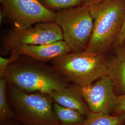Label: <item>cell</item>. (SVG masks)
<instances>
[{
	"label": "cell",
	"mask_w": 125,
	"mask_h": 125,
	"mask_svg": "<svg viewBox=\"0 0 125 125\" xmlns=\"http://www.w3.org/2000/svg\"><path fill=\"white\" fill-rule=\"evenodd\" d=\"M5 75L8 82L27 93L49 94L67 87L69 82L53 67L34 63H12Z\"/></svg>",
	"instance_id": "4"
},
{
	"label": "cell",
	"mask_w": 125,
	"mask_h": 125,
	"mask_svg": "<svg viewBox=\"0 0 125 125\" xmlns=\"http://www.w3.org/2000/svg\"><path fill=\"white\" fill-rule=\"evenodd\" d=\"M8 84V99L14 119L23 125H60L49 94L27 93Z\"/></svg>",
	"instance_id": "2"
},
{
	"label": "cell",
	"mask_w": 125,
	"mask_h": 125,
	"mask_svg": "<svg viewBox=\"0 0 125 125\" xmlns=\"http://www.w3.org/2000/svg\"><path fill=\"white\" fill-rule=\"evenodd\" d=\"M125 114L114 115L90 112L82 125H124Z\"/></svg>",
	"instance_id": "13"
},
{
	"label": "cell",
	"mask_w": 125,
	"mask_h": 125,
	"mask_svg": "<svg viewBox=\"0 0 125 125\" xmlns=\"http://www.w3.org/2000/svg\"><path fill=\"white\" fill-rule=\"evenodd\" d=\"M19 54L15 50L12 51V54L8 58L0 57V77L5 75L6 71L13 62L16 61L19 58Z\"/></svg>",
	"instance_id": "16"
},
{
	"label": "cell",
	"mask_w": 125,
	"mask_h": 125,
	"mask_svg": "<svg viewBox=\"0 0 125 125\" xmlns=\"http://www.w3.org/2000/svg\"><path fill=\"white\" fill-rule=\"evenodd\" d=\"M52 67L69 82L83 87L108 75V59L103 54L73 52L54 59Z\"/></svg>",
	"instance_id": "3"
},
{
	"label": "cell",
	"mask_w": 125,
	"mask_h": 125,
	"mask_svg": "<svg viewBox=\"0 0 125 125\" xmlns=\"http://www.w3.org/2000/svg\"><path fill=\"white\" fill-rule=\"evenodd\" d=\"M63 39L61 28L56 22H44L25 29L14 28L4 42L5 51H13L25 45H40Z\"/></svg>",
	"instance_id": "7"
},
{
	"label": "cell",
	"mask_w": 125,
	"mask_h": 125,
	"mask_svg": "<svg viewBox=\"0 0 125 125\" xmlns=\"http://www.w3.org/2000/svg\"><path fill=\"white\" fill-rule=\"evenodd\" d=\"M0 2L15 28L25 29L39 23L55 22L56 13L38 0H0Z\"/></svg>",
	"instance_id": "6"
},
{
	"label": "cell",
	"mask_w": 125,
	"mask_h": 125,
	"mask_svg": "<svg viewBox=\"0 0 125 125\" xmlns=\"http://www.w3.org/2000/svg\"><path fill=\"white\" fill-rule=\"evenodd\" d=\"M55 22L61 28L63 40L73 52L84 51L92 35L94 19L89 6L63 9L56 14Z\"/></svg>",
	"instance_id": "5"
},
{
	"label": "cell",
	"mask_w": 125,
	"mask_h": 125,
	"mask_svg": "<svg viewBox=\"0 0 125 125\" xmlns=\"http://www.w3.org/2000/svg\"><path fill=\"white\" fill-rule=\"evenodd\" d=\"M53 108L60 125H82L86 116L80 113L54 103Z\"/></svg>",
	"instance_id": "12"
},
{
	"label": "cell",
	"mask_w": 125,
	"mask_h": 125,
	"mask_svg": "<svg viewBox=\"0 0 125 125\" xmlns=\"http://www.w3.org/2000/svg\"><path fill=\"white\" fill-rule=\"evenodd\" d=\"M125 41V19L124 23L122 28L121 29L120 35L118 37L117 40H116V42L114 46L118 47L122 45Z\"/></svg>",
	"instance_id": "18"
},
{
	"label": "cell",
	"mask_w": 125,
	"mask_h": 125,
	"mask_svg": "<svg viewBox=\"0 0 125 125\" xmlns=\"http://www.w3.org/2000/svg\"><path fill=\"white\" fill-rule=\"evenodd\" d=\"M54 103L64 107L74 109L87 116L90 112L85 100L75 85L68 86L49 94Z\"/></svg>",
	"instance_id": "10"
},
{
	"label": "cell",
	"mask_w": 125,
	"mask_h": 125,
	"mask_svg": "<svg viewBox=\"0 0 125 125\" xmlns=\"http://www.w3.org/2000/svg\"><path fill=\"white\" fill-rule=\"evenodd\" d=\"M48 7L56 9H66L84 5L83 0H43Z\"/></svg>",
	"instance_id": "15"
},
{
	"label": "cell",
	"mask_w": 125,
	"mask_h": 125,
	"mask_svg": "<svg viewBox=\"0 0 125 125\" xmlns=\"http://www.w3.org/2000/svg\"><path fill=\"white\" fill-rule=\"evenodd\" d=\"M93 29L86 51L104 54L114 46L125 19V0H107L89 6Z\"/></svg>",
	"instance_id": "1"
},
{
	"label": "cell",
	"mask_w": 125,
	"mask_h": 125,
	"mask_svg": "<svg viewBox=\"0 0 125 125\" xmlns=\"http://www.w3.org/2000/svg\"><path fill=\"white\" fill-rule=\"evenodd\" d=\"M108 60V73L117 95L125 94V41Z\"/></svg>",
	"instance_id": "11"
},
{
	"label": "cell",
	"mask_w": 125,
	"mask_h": 125,
	"mask_svg": "<svg viewBox=\"0 0 125 125\" xmlns=\"http://www.w3.org/2000/svg\"><path fill=\"white\" fill-rule=\"evenodd\" d=\"M1 125H23L21 122L18 121L16 119H13L10 121H7Z\"/></svg>",
	"instance_id": "20"
},
{
	"label": "cell",
	"mask_w": 125,
	"mask_h": 125,
	"mask_svg": "<svg viewBox=\"0 0 125 125\" xmlns=\"http://www.w3.org/2000/svg\"><path fill=\"white\" fill-rule=\"evenodd\" d=\"M84 5L88 6H92L93 5L96 4L100 2H101L103 1H105L107 0H83Z\"/></svg>",
	"instance_id": "19"
},
{
	"label": "cell",
	"mask_w": 125,
	"mask_h": 125,
	"mask_svg": "<svg viewBox=\"0 0 125 125\" xmlns=\"http://www.w3.org/2000/svg\"><path fill=\"white\" fill-rule=\"evenodd\" d=\"M14 50L19 55H26L40 61L54 60L72 51L62 40L43 45H22Z\"/></svg>",
	"instance_id": "9"
},
{
	"label": "cell",
	"mask_w": 125,
	"mask_h": 125,
	"mask_svg": "<svg viewBox=\"0 0 125 125\" xmlns=\"http://www.w3.org/2000/svg\"><path fill=\"white\" fill-rule=\"evenodd\" d=\"M76 87L90 112L113 115L116 107L117 95L112 79L108 75L87 86Z\"/></svg>",
	"instance_id": "8"
},
{
	"label": "cell",
	"mask_w": 125,
	"mask_h": 125,
	"mask_svg": "<svg viewBox=\"0 0 125 125\" xmlns=\"http://www.w3.org/2000/svg\"><path fill=\"white\" fill-rule=\"evenodd\" d=\"M8 79L6 75L0 79V124L14 119L8 99L7 86Z\"/></svg>",
	"instance_id": "14"
},
{
	"label": "cell",
	"mask_w": 125,
	"mask_h": 125,
	"mask_svg": "<svg viewBox=\"0 0 125 125\" xmlns=\"http://www.w3.org/2000/svg\"><path fill=\"white\" fill-rule=\"evenodd\" d=\"M125 114V94L117 95L116 107L113 114L114 115Z\"/></svg>",
	"instance_id": "17"
}]
</instances>
